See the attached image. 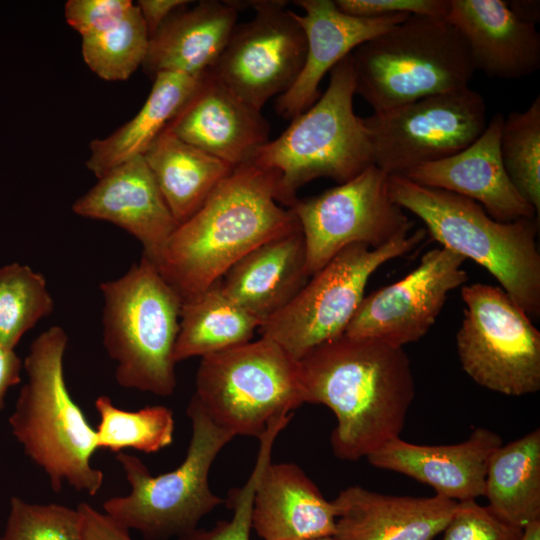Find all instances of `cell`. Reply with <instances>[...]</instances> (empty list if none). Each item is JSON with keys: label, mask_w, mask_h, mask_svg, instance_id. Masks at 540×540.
Returning <instances> with one entry per match:
<instances>
[{"label": "cell", "mask_w": 540, "mask_h": 540, "mask_svg": "<svg viewBox=\"0 0 540 540\" xmlns=\"http://www.w3.org/2000/svg\"><path fill=\"white\" fill-rule=\"evenodd\" d=\"M149 35L137 4L114 27L82 38L87 66L106 81L127 80L146 58Z\"/></svg>", "instance_id": "32"}, {"label": "cell", "mask_w": 540, "mask_h": 540, "mask_svg": "<svg viewBox=\"0 0 540 540\" xmlns=\"http://www.w3.org/2000/svg\"><path fill=\"white\" fill-rule=\"evenodd\" d=\"M294 4L304 11L294 17L305 35L306 57L295 83L276 99L275 110L285 119H293L318 100L323 77L341 60L410 16L354 17L332 0H297Z\"/></svg>", "instance_id": "17"}, {"label": "cell", "mask_w": 540, "mask_h": 540, "mask_svg": "<svg viewBox=\"0 0 540 540\" xmlns=\"http://www.w3.org/2000/svg\"><path fill=\"white\" fill-rule=\"evenodd\" d=\"M354 95L350 54L330 71L323 95L253 157L252 163L274 174L279 203L289 208L298 189L316 178L342 184L374 165L364 118L354 112Z\"/></svg>", "instance_id": "5"}, {"label": "cell", "mask_w": 540, "mask_h": 540, "mask_svg": "<svg viewBox=\"0 0 540 540\" xmlns=\"http://www.w3.org/2000/svg\"><path fill=\"white\" fill-rule=\"evenodd\" d=\"M75 214L127 231L155 263L179 224L170 212L143 157H134L98 178L72 205Z\"/></svg>", "instance_id": "18"}, {"label": "cell", "mask_w": 540, "mask_h": 540, "mask_svg": "<svg viewBox=\"0 0 540 540\" xmlns=\"http://www.w3.org/2000/svg\"><path fill=\"white\" fill-rule=\"evenodd\" d=\"M355 94L382 113L468 87L467 46L446 18L410 15L352 53Z\"/></svg>", "instance_id": "6"}, {"label": "cell", "mask_w": 540, "mask_h": 540, "mask_svg": "<svg viewBox=\"0 0 540 540\" xmlns=\"http://www.w3.org/2000/svg\"><path fill=\"white\" fill-rule=\"evenodd\" d=\"M166 128L232 168L251 162L269 141L270 132L261 110L240 99L209 71Z\"/></svg>", "instance_id": "19"}, {"label": "cell", "mask_w": 540, "mask_h": 540, "mask_svg": "<svg viewBox=\"0 0 540 540\" xmlns=\"http://www.w3.org/2000/svg\"><path fill=\"white\" fill-rule=\"evenodd\" d=\"M103 345L123 388L170 396L177 384L174 348L182 301L142 255L115 280L100 284Z\"/></svg>", "instance_id": "7"}, {"label": "cell", "mask_w": 540, "mask_h": 540, "mask_svg": "<svg viewBox=\"0 0 540 540\" xmlns=\"http://www.w3.org/2000/svg\"><path fill=\"white\" fill-rule=\"evenodd\" d=\"M344 13L362 18L390 15H418L446 18L450 0H335Z\"/></svg>", "instance_id": "38"}, {"label": "cell", "mask_w": 540, "mask_h": 540, "mask_svg": "<svg viewBox=\"0 0 540 540\" xmlns=\"http://www.w3.org/2000/svg\"><path fill=\"white\" fill-rule=\"evenodd\" d=\"M299 226L279 205L274 174L249 162L233 168L180 224L153 263L182 302L217 282L258 245Z\"/></svg>", "instance_id": "2"}, {"label": "cell", "mask_w": 540, "mask_h": 540, "mask_svg": "<svg viewBox=\"0 0 540 540\" xmlns=\"http://www.w3.org/2000/svg\"><path fill=\"white\" fill-rule=\"evenodd\" d=\"M204 75V74H203ZM202 76L160 72L139 112L103 139L92 140L87 168L100 178L126 161L142 156L197 90Z\"/></svg>", "instance_id": "26"}, {"label": "cell", "mask_w": 540, "mask_h": 540, "mask_svg": "<svg viewBox=\"0 0 540 540\" xmlns=\"http://www.w3.org/2000/svg\"><path fill=\"white\" fill-rule=\"evenodd\" d=\"M511 10L521 19L537 24L540 19V4L539 1L530 0H513L507 1Z\"/></svg>", "instance_id": "42"}, {"label": "cell", "mask_w": 540, "mask_h": 540, "mask_svg": "<svg viewBox=\"0 0 540 540\" xmlns=\"http://www.w3.org/2000/svg\"><path fill=\"white\" fill-rule=\"evenodd\" d=\"M456 346L463 370L478 385L508 396L540 390V332L499 286L463 285Z\"/></svg>", "instance_id": "11"}, {"label": "cell", "mask_w": 540, "mask_h": 540, "mask_svg": "<svg viewBox=\"0 0 540 540\" xmlns=\"http://www.w3.org/2000/svg\"><path fill=\"white\" fill-rule=\"evenodd\" d=\"M500 154L519 193L540 212V97L529 107L504 118Z\"/></svg>", "instance_id": "33"}, {"label": "cell", "mask_w": 540, "mask_h": 540, "mask_svg": "<svg viewBox=\"0 0 540 540\" xmlns=\"http://www.w3.org/2000/svg\"><path fill=\"white\" fill-rule=\"evenodd\" d=\"M53 310L54 300L41 273L19 263L0 267V345L14 349Z\"/></svg>", "instance_id": "31"}, {"label": "cell", "mask_w": 540, "mask_h": 540, "mask_svg": "<svg viewBox=\"0 0 540 540\" xmlns=\"http://www.w3.org/2000/svg\"><path fill=\"white\" fill-rule=\"evenodd\" d=\"M337 540H434L445 529L457 502L395 496L350 486L333 500Z\"/></svg>", "instance_id": "22"}, {"label": "cell", "mask_w": 540, "mask_h": 540, "mask_svg": "<svg viewBox=\"0 0 540 540\" xmlns=\"http://www.w3.org/2000/svg\"><path fill=\"white\" fill-rule=\"evenodd\" d=\"M501 445L496 432L476 428L467 440L451 445H418L397 437L366 458L374 467L409 476L461 502L484 496L488 462Z\"/></svg>", "instance_id": "20"}, {"label": "cell", "mask_w": 540, "mask_h": 540, "mask_svg": "<svg viewBox=\"0 0 540 540\" xmlns=\"http://www.w3.org/2000/svg\"><path fill=\"white\" fill-rule=\"evenodd\" d=\"M132 6L130 0H69L64 14L67 23L85 38L117 25Z\"/></svg>", "instance_id": "37"}, {"label": "cell", "mask_w": 540, "mask_h": 540, "mask_svg": "<svg viewBox=\"0 0 540 540\" xmlns=\"http://www.w3.org/2000/svg\"><path fill=\"white\" fill-rule=\"evenodd\" d=\"M523 528L496 516L475 500L457 502L442 540H522Z\"/></svg>", "instance_id": "36"}, {"label": "cell", "mask_w": 540, "mask_h": 540, "mask_svg": "<svg viewBox=\"0 0 540 540\" xmlns=\"http://www.w3.org/2000/svg\"><path fill=\"white\" fill-rule=\"evenodd\" d=\"M391 199L417 216L442 248L486 269L529 317L540 315L538 218L499 222L477 202L390 175Z\"/></svg>", "instance_id": "4"}, {"label": "cell", "mask_w": 540, "mask_h": 540, "mask_svg": "<svg viewBox=\"0 0 540 540\" xmlns=\"http://www.w3.org/2000/svg\"><path fill=\"white\" fill-rule=\"evenodd\" d=\"M488 508L500 519L520 528L540 520L539 428L498 447L485 477Z\"/></svg>", "instance_id": "28"}, {"label": "cell", "mask_w": 540, "mask_h": 540, "mask_svg": "<svg viewBox=\"0 0 540 540\" xmlns=\"http://www.w3.org/2000/svg\"><path fill=\"white\" fill-rule=\"evenodd\" d=\"M95 408L100 417L95 429L98 449L116 454L127 448L155 453L173 442L174 415L166 406L127 411L116 407L108 396L101 395L95 400Z\"/></svg>", "instance_id": "30"}, {"label": "cell", "mask_w": 540, "mask_h": 540, "mask_svg": "<svg viewBox=\"0 0 540 540\" xmlns=\"http://www.w3.org/2000/svg\"><path fill=\"white\" fill-rule=\"evenodd\" d=\"M373 164L390 175L449 157L486 128V105L469 86L364 118Z\"/></svg>", "instance_id": "13"}, {"label": "cell", "mask_w": 540, "mask_h": 540, "mask_svg": "<svg viewBox=\"0 0 540 540\" xmlns=\"http://www.w3.org/2000/svg\"><path fill=\"white\" fill-rule=\"evenodd\" d=\"M336 507L294 463L270 462L259 479L252 528L263 540L334 536Z\"/></svg>", "instance_id": "24"}, {"label": "cell", "mask_w": 540, "mask_h": 540, "mask_svg": "<svg viewBox=\"0 0 540 540\" xmlns=\"http://www.w3.org/2000/svg\"><path fill=\"white\" fill-rule=\"evenodd\" d=\"M503 122L504 116L499 113L493 115L483 133L465 149L416 166L402 176L417 184L471 199L499 222L539 219L505 170L500 154Z\"/></svg>", "instance_id": "16"}, {"label": "cell", "mask_w": 540, "mask_h": 540, "mask_svg": "<svg viewBox=\"0 0 540 540\" xmlns=\"http://www.w3.org/2000/svg\"><path fill=\"white\" fill-rule=\"evenodd\" d=\"M465 258L445 248L426 252L404 278L364 296L345 335L403 347L434 325L450 291L467 280Z\"/></svg>", "instance_id": "15"}, {"label": "cell", "mask_w": 540, "mask_h": 540, "mask_svg": "<svg viewBox=\"0 0 540 540\" xmlns=\"http://www.w3.org/2000/svg\"><path fill=\"white\" fill-rule=\"evenodd\" d=\"M425 235V229H418L376 249L364 244L345 247L310 277L290 303L260 325L261 337L274 341L297 361L340 337L364 298L370 276L413 250Z\"/></svg>", "instance_id": "10"}, {"label": "cell", "mask_w": 540, "mask_h": 540, "mask_svg": "<svg viewBox=\"0 0 540 540\" xmlns=\"http://www.w3.org/2000/svg\"><path fill=\"white\" fill-rule=\"evenodd\" d=\"M280 432L281 427L273 424L259 438L256 463L247 482L241 488L232 490L228 500H225L233 510L232 518L217 522L209 530L197 528L176 540H250L256 488L264 468L271 462L273 445Z\"/></svg>", "instance_id": "35"}, {"label": "cell", "mask_w": 540, "mask_h": 540, "mask_svg": "<svg viewBox=\"0 0 540 540\" xmlns=\"http://www.w3.org/2000/svg\"><path fill=\"white\" fill-rule=\"evenodd\" d=\"M388 179L371 165L319 195L297 198L289 207L304 237L310 277L351 244L376 249L409 234L413 223L391 199Z\"/></svg>", "instance_id": "12"}, {"label": "cell", "mask_w": 540, "mask_h": 540, "mask_svg": "<svg viewBox=\"0 0 540 540\" xmlns=\"http://www.w3.org/2000/svg\"><path fill=\"white\" fill-rule=\"evenodd\" d=\"M522 540H540V520L524 528Z\"/></svg>", "instance_id": "43"}, {"label": "cell", "mask_w": 540, "mask_h": 540, "mask_svg": "<svg viewBox=\"0 0 540 540\" xmlns=\"http://www.w3.org/2000/svg\"><path fill=\"white\" fill-rule=\"evenodd\" d=\"M189 4L186 0H140L137 6L142 14L149 38L178 9Z\"/></svg>", "instance_id": "40"}, {"label": "cell", "mask_w": 540, "mask_h": 540, "mask_svg": "<svg viewBox=\"0 0 540 540\" xmlns=\"http://www.w3.org/2000/svg\"><path fill=\"white\" fill-rule=\"evenodd\" d=\"M22 368L23 362L14 349L0 345V410L9 388L20 383Z\"/></svg>", "instance_id": "41"}, {"label": "cell", "mask_w": 540, "mask_h": 540, "mask_svg": "<svg viewBox=\"0 0 540 540\" xmlns=\"http://www.w3.org/2000/svg\"><path fill=\"white\" fill-rule=\"evenodd\" d=\"M195 387L204 411L234 436L259 439L305 403L299 361L265 337L202 357Z\"/></svg>", "instance_id": "9"}, {"label": "cell", "mask_w": 540, "mask_h": 540, "mask_svg": "<svg viewBox=\"0 0 540 540\" xmlns=\"http://www.w3.org/2000/svg\"><path fill=\"white\" fill-rule=\"evenodd\" d=\"M0 540H83L78 509L34 504L13 496Z\"/></svg>", "instance_id": "34"}, {"label": "cell", "mask_w": 540, "mask_h": 540, "mask_svg": "<svg viewBox=\"0 0 540 540\" xmlns=\"http://www.w3.org/2000/svg\"><path fill=\"white\" fill-rule=\"evenodd\" d=\"M300 225L239 259L218 280L222 292L261 323L281 311L310 278Z\"/></svg>", "instance_id": "23"}, {"label": "cell", "mask_w": 540, "mask_h": 540, "mask_svg": "<svg viewBox=\"0 0 540 540\" xmlns=\"http://www.w3.org/2000/svg\"><path fill=\"white\" fill-rule=\"evenodd\" d=\"M238 11L229 1H201L176 10L150 37L145 71L199 77L219 59L236 26Z\"/></svg>", "instance_id": "25"}, {"label": "cell", "mask_w": 540, "mask_h": 540, "mask_svg": "<svg viewBox=\"0 0 540 540\" xmlns=\"http://www.w3.org/2000/svg\"><path fill=\"white\" fill-rule=\"evenodd\" d=\"M192 436L183 462L174 470L153 476L136 456L119 452L130 485L125 496L103 503L104 513L144 540H170L197 529L200 520L225 502L209 486L211 466L235 437L216 424L192 397L187 406Z\"/></svg>", "instance_id": "8"}, {"label": "cell", "mask_w": 540, "mask_h": 540, "mask_svg": "<svg viewBox=\"0 0 540 540\" xmlns=\"http://www.w3.org/2000/svg\"><path fill=\"white\" fill-rule=\"evenodd\" d=\"M462 36L474 67L489 77L520 79L540 68L536 24L503 0H450L446 17Z\"/></svg>", "instance_id": "21"}, {"label": "cell", "mask_w": 540, "mask_h": 540, "mask_svg": "<svg viewBox=\"0 0 540 540\" xmlns=\"http://www.w3.org/2000/svg\"><path fill=\"white\" fill-rule=\"evenodd\" d=\"M308 540H337L334 536H325V537H319V538H313Z\"/></svg>", "instance_id": "44"}, {"label": "cell", "mask_w": 540, "mask_h": 540, "mask_svg": "<svg viewBox=\"0 0 540 540\" xmlns=\"http://www.w3.org/2000/svg\"><path fill=\"white\" fill-rule=\"evenodd\" d=\"M82 519L83 540H133L130 530L86 502L77 507Z\"/></svg>", "instance_id": "39"}, {"label": "cell", "mask_w": 540, "mask_h": 540, "mask_svg": "<svg viewBox=\"0 0 540 540\" xmlns=\"http://www.w3.org/2000/svg\"><path fill=\"white\" fill-rule=\"evenodd\" d=\"M238 11L251 6L256 15L235 26L209 72L240 99L261 110L297 80L306 57L304 32L286 10V1H229Z\"/></svg>", "instance_id": "14"}, {"label": "cell", "mask_w": 540, "mask_h": 540, "mask_svg": "<svg viewBox=\"0 0 540 540\" xmlns=\"http://www.w3.org/2000/svg\"><path fill=\"white\" fill-rule=\"evenodd\" d=\"M68 335L52 326L31 343L23 361L27 381L9 417L11 432L25 454L60 492L67 482L77 491L95 496L104 475L91 457L98 449L96 430L71 397L64 377Z\"/></svg>", "instance_id": "3"}, {"label": "cell", "mask_w": 540, "mask_h": 540, "mask_svg": "<svg viewBox=\"0 0 540 540\" xmlns=\"http://www.w3.org/2000/svg\"><path fill=\"white\" fill-rule=\"evenodd\" d=\"M305 403L329 407L336 457L356 461L400 437L415 397L411 363L403 347L345 334L299 360Z\"/></svg>", "instance_id": "1"}, {"label": "cell", "mask_w": 540, "mask_h": 540, "mask_svg": "<svg viewBox=\"0 0 540 540\" xmlns=\"http://www.w3.org/2000/svg\"><path fill=\"white\" fill-rule=\"evenodd\" d=\"M261 324L230 300L217 281L201 295L182 302L174 360L202 358L250 342Z\"/></svg>", "instance_id": "29"}, {"label": "cell", "mask_w": 540, "mask_h": 540, "mask_svg": "<svg viewBox=\"0 0 540 540\" xmlns=\"http://www.w3.org/2000/svg\"><path fill=\"white\" fill-rule=\"evenodd\" d=\"M174 219L180 225L205 203L233 168L165 128L143 155Z\"/></svg>", "instance_id": "27"}]
</instances>
